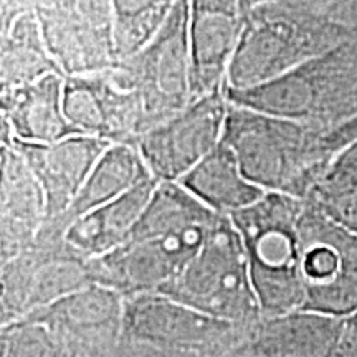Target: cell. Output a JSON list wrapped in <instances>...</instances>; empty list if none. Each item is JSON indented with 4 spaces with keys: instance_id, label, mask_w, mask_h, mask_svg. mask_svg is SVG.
<instances>
[{
    "instance_id": "6da1fadb",
    "label": "cell",
    "mask_w": 357,
    "mask_h": 357,
    "mask_svg": "<svg viewBox=\"0 0 357 357\" xmlns=\"http://www.w3.org/2000/svg\"><path fill=\"white\" fill-rule=\"evenodd\" d=\"M217 217L181 182L160 181L128 238L88 261L93 281L124 298L160 293L195 257Z\"/></svg>"
},
{
    "instance_id": "7a4b0ae2",
    "label": "cell",
    "mask_w": 357,
    "mask_h": 357,
    "mask_svg": "<svg viewBox=\"0 0 357 357\" xmlns=\"http://www.w3.org/2000/svg\"><path fill=\"white\" fill-rule=\"evenodd\" d=\"M324 129L231 105L222 141L238 159L248 181L263 190L306 199L334 154Z\"/></svg>"
},
{
    "instance_id": "3957f363",
    "label": "cell",
    "mask_w": 357,
    "mask_h": 357,
    "mask_svg": "<svg viewBox=\"0 0 357 357\" xmlns=\"http://www.w3.org/2000/svg\"><path fill=\"white\" fill-rule=\"evenodd\" d=\"M230 102L329 129L357 114V35L258 86L229 89Z\"/></svg>"
},
{
    "instance_id": "277c9868",
    "label": "cell",
    "mask_w": 357,
    "mask_h": 357,
    "mask_svg": "<svg viewBox=\"0 0 357 357\" xmlns=\"http://www.w3.org/2000/svg\"><path fill=\"white\" fill-rule=\"evenodd\" d=\"M305 199L268 190L260 200L230 213L247 250L261 318L305 307L300 217Z\"/></svg>"
},
{
    "instance_id": "5b68a950",
    "label": "cell",
    "mask_w": 357,
    "mask_h": 357,
    "mask_svg": "<svg viewBox=\"0 0 357 357\" xmlns=\"http://www.w3.org/2000/svg\"><path fill=\"white\" fill-rule=\"evenodd\" d=\"M160 293L245 328L261 319L247 250L229 213H218L195 257Z\"/></svg>"
},
{
    "instance_id": "8992f818",
    "label": "cell",
    "mask_w": 357,
    "mask_h": 357,
    "mask_svg": "<svg viewBox=\"0 0 357 357\" xmlns=\"http://www.w3.org/2000/svg\"><path fill=\"white\" fill-rule=\"evenodd\" d=\"M300 242L306 310L334 316L357 310V235L305 200Z\"/></svg>"
},
{
    "instance_id": "52a82bcc",
    "label": "cell",
    "mask_w": 357,
    "mask_h": 357,
    "mask_svg": "<svg viewBox=\"0 0 357 357\" xmlns=\"http://www.w3.org/2000/svg\"><path fill=\"white\" fill-rule=\"evenodd\" d=\"M227 113L229 106L218 89L141 134L134 144L158 181L178 182L220 144Z\"/></svg>"
},
{
    "instance_id": "ba28073f",
    "label": "cell",
    "mask_w": 357,
    "mask_h": 357,
    "mask_svg": "<svg viewBox=\"0 0 357 357\" xmlns=\"http://www.w3.org/2000/svg\"><path fill=\"white\" fill-rule=\"evenodd\" d=\"M91 283L95 281L88 261L75 257L63 242L35 243L20 255L2 261V326Z\"/></svg>"
},
{
    "instance_id": "9c48e42d",
    "label": "cell",
    "mask_w": 357,
    "mask_h": 357,
    "mask_svg": "<svg viewBox=\"0 0 357 357\" xmlns=\"http://www.w3.org/2000/svg\"><path fill=\"white\" fill-rule=\"evenodd\" d=\"M250 329L213 318L162 293L124 298L121 331L139 341L174 347H211Z\"/></svg>"
},
{
    "instance_id": "30bf717a",
    "label": "cell",
    "mask_w": 357,
    "mask_h": 357,
    "mask_svg": "<svg viewBox=\"0 0 357 357\" xmlns=\"http://www.w3.org/2000/svg\"><path fill=\"white\" fill-rule=\"evenodd\" d=\"M6 136L10 137L43 187L47 197L45 222L55 220L68 211L91 169L111 144L108 139L89 134H73L47 144L15 139L8 128Z\"/></svg>"
},
{
    "instance_id": "8fae6325",
    "label": "cell",
    "mask_w": 357,
    "mask_h": 357,
    "mask_svg": "<svg viewBox=\"0 0 357 357\" xmlns=\"http://www.w3.org/2000/svg\"><path fill=\"white\" fill-rule=\"evenodd\" d=\"M0 225L2 261L33 247L47 220V197L38 177L10 137H2Z\"/></svg>"
},
{
    "instance_id": "7c38bea8",
    "label": "cell",
    "mask_w": 357,
    "mask_h": 357,
    "mask_svg": "<svg viewBox=\"0 0 357 357\" xmlns=\"http://www.w3.org/2000/svg\"><path fill=\"white\" fill-rule=\"evenodd\" d=\"M153 176L134 142H111L91 169L73 204L63 215L45 222L35 243L61 242L65 231L77 218L118 199L129 189Z\"/></svg>"
},
{
    "instance_id": "4fadbf2b",
    "label": "cell",
    "mask_w": 357,
    "mask_h": 357,
    "mask_svg": "<svg viewBox=\"0 0 357 357\" xmlns=\"http://www.w3.org/2000/svg\"><path fill=\"white\" fill-rule=\"evenodd\" d=\"M160 181L146 177L118 199L79 217L68 227L61 242L84 261L108 255L131 234Z\"/></svg>"
},
{
    "instance_id": "5bb4252c",
    "label": "cell",
    "mask_w": 357,
    "mask_h": 357,
    "mask_svg": "<svg viewBox=\"0 0 357 357\" xmlns=\"http://www.w3.org/2000/svg\"><path fill=\"white\" fill-rule=\"evenodd\" d=\"M63 84L55 73L3 91V124L15 139L55 142L82 134L63 111Z\"/></svg>"
},
{
    "instance_id": "9a60e30c",
    "label": "cell",
    "mask_w": 357,
    "mask_h": 357,
    "mask_svg": "<svg viewBox=\"0 0 357 357\" xmlns=\"http://www.w3.org/2000/svg\"><path fill=\"white\" fill-rule=\"evenodd\" d=\"M341 324L342 316L300 307L258 321L253 346L265 357H333Z\"/></svg>"
},
{
    "instance_id": "2e32d148",
    "label": "cell",
    "mask_w": 357,
    "mask_h": 357,
    "mask_svg": "<svg viewBox=\"0 0 357 357\" xmlns=\"http://www.w3.org/2000/svg\"><path fill=\"white\" fill-rule=\"evenodd\" d=\"M178 182L212 211L229 215L266 194L245 177L234 149L223 141Z\"/></svg>"
},
{
    "instance_id": "e0dca14e",
    "label": "cell",
    "mask_w": 357,
    "mask_h": 357,
    "mask_svg": "<svg viewBox=\"0 0 357 357\" xmlns=\"http://www.w3.org/2000/svg\"><path fill=\"white\" fill-rule=\"evenodd\" d=\"M123 294L105 284L91 283L26 316L47 321L73 336L123 329Z\"/></svg>"
},
{
    "instance_id": "ac0fdd59",
    "label": "cell",
    "mask_w": 357,
    "mask_h": 357,
    "mask_svg": "<svg viewBox=\"0 0 357 357\" xmlns=\"http://www.w3.org/2000/svg\"><path fill=\"white\" fill-rule=\"evenodd\" d=\"M305 200L357 235V141L331 160Z\"/></svg>"
},
{
    "instance_id": "d6986e66",
    "label": "cell",
    "mask_w": 357,
    "mask_h": 357,
    "mask_svg": "<svg viewBox=\"0 0 357 357\" xmlns=\"http://www.w3.org/2000/svg\"><path fill=\"white\" fill-rule=\"evenodd\" d=\"M333 357H357V310L342 316L341 333Z\"/></svg>"
}]
</instances>
